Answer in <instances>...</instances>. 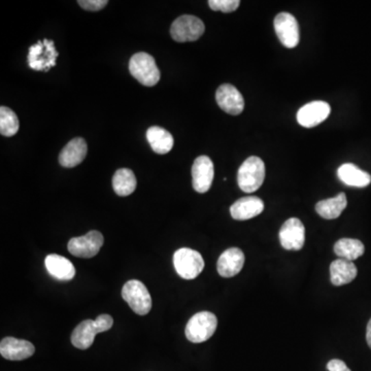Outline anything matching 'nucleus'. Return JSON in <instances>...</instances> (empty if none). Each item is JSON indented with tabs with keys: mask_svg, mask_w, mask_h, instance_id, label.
<instances>
[{
	"mask_svg": "<svg viewBox=\"0 0 371 371\" xmlns=\"http://www.w3.org/2000/svg\"><path fill=\"white\" fill-rule=\"evenodd\" d=\"M265 178V164L259 157L248 158L237 172L239 188L246 193L257 191Z\"/></svg>",
	"mask_w": 371,
	"mask_h": 371,
	"instance_id": "1",
	"label": "nucleus"
},
{
	"mask_svg": "<svg viewBox=\"0 0 371 371\" xmlns=\"http://www.w3.org/2000/svg\"><path fill=\"white\" fill-rule=\"evenodd\" d=\"M218 319L211 311H200L188 322L184 334L189 342L200 344L210 339L217 330Z\"/></svg>",
	"mask_w": 371,
	"mask_h": 371,
	"instance_id": "2",
	"label": "nucleus"
},
{
	"mask_svg": "<svg viewBox=\"0 0 371 371\" xmlns=\"http://www.w3.org/2000/svg\"><path fill=\"white\" fill-rule=\"evenodd\" d=\"M129 71L141 85L153 87L160 80V71L155 59L147 53H136L131 57Z\"/></svg>",
	"mask_w": 371,
	"mask_h": 371,
	"instance_id": "3",
	"label": "nucleus"
},
{
	"mask_svg": "<svg viewBox=\"0 0 371 371\" xmlns=\"http://www.w3.org/2000/svg\"><path fill=\"white\" fill-rule=\"evenodd\" d=\"M173 265L180 278L184 280H194L204 270V260L198 251L182 248L174 253Z\"/></svg>",
	"mask_w": 371,
	"mask_h": 371,
	"instance_id": "4",
	"label": "nucleus"
},
{
	"mask_svg": "<svg viewBox=\"0 0 371 371\" xmlns=\"http://www.w3.org/2000/svg\"><path fill=\"white\" fill-rule=\"evenodd\" d=\"M206 26L195 16L184 15L174 20L170 27L171 38L178 43L195 42L204 34Z\"/></svg>",
	"mask_w": 371,
	"mask_h": 371,
	"instance_id": "5",
	"label": "nucleus"
},
{
	"mask_svg": "<svg viewBox=\"0 0 371 371\" xmlns=\"http://www.w3.org/2000/svg\"><path fill=\"white\" fill-rule=\"evenodd\" d=\"M122 297L137 315H145L151 311V295L141 280H128L123 287Z\"/></svg>",
	"mask_w": 371,
	"mask_h": 371,
	"instance_id": "6",
	"label": "nucleus"
},
{
	"mask_svg": "<svg viewBox=\"0 0 371 371\" xmlns=\"http://www.w3.org/2000/svg\"><path fill=\"white\" fill-rule=\"evenodd\" d=\"M58 52L53 40H44L30 47L28 52V64L30 69L38 71H49L56 65Z\"/></svg>",
	"mask_w": 371,
	"mask_h": 371,
	"instance_id": "7",
	"label": "nucleus"
},
{
	"mask_svg": "<svg viewBox=\"0 0 371 371\" xmlns=\"http://www.w3.org/2000/svg\"><path fill=\"white\" fill-rule=\"evenodd\" d=\"M104 243V235L99 231L93 230L84 237L71 239L67 249L75 257L92 258L99 253Z\"/></svg>",
	"mask_w": 371,
	"mask_h": 371,
	"instance_id": "8",
	"label": "nucleus"
},
{
	"mask_svg": "<svg viewBox=\"0 0 371 371\" xmlns=\"http://www.w3.org/2000/svg\"><path fill=\"white\" fill-rule=\"evenodd\" d=\"M274 30L283 46L293 49L300 40L299 24L296 18L289 13H280L274 18Z\"/></svg>",
	"mask_w": 371,
	"mask_h": 371,
	"instance_id": "9",
	"label": "nucleus"
},
{
	"mask_svg": "<svg viewBox=\"0 0 371 371\" xmlns=\"http://www.w3.org/2000/svg\"><path fill=\"white\" fill-rule=\"evenodd\" d=\"M278 237L284 249L288 251H300L305 241L304 225L299 219H289L283 224Z\"/></svg>",
	"mask_w": 371,
	"mask_h": 371,
	"instance_id": "10",
	"label": "nucleus"
},
{
	"mask_svg": "<svg viewBox=\"0 0 371 371\" xmlns=\"http://www.w3.org/2000/svg\"><path fill=\"white\" fill-rule=\"evenodd\" d=\"M214 163L208 156L196 158L192 166V184L198 193H206L214 180Z\"/></svg>",
	"mask_w": 371,
	"mask_h": 371,
	"instance_id": "11",
	"label": "nucleus"
},
{
	"mask_svg": "<svg viewBox=\"0 0 371 371\" xmlns=\"http://www.w3.org/2000/svg\"><path fill=\"white\" fill-rule=\"evenodd\" d=\"M331 108L325 101H313L303 106L297 112V122L304 128H313L329 117Z\"/></svg>",
	"mask_w": 371,
	"mask_h": 371,
	"instance_id": "12",
	"label": "nucleus"
},
{
	"mask_svg": "<svg viewBox=\"0 0 371 371\" xmlns=\"http://www.w3.org/2000/svg\"><path fill=\"white\" fill-rule=\"evenodd\" d=\"M216 100L218 106L225 112L237 116L245 108V99L241 92L230 84H224L217 90Z\"/></svg>",
	"mask_w": 371,
	"mask_h": 371,
	"instance_id": "13",
	"label": "nucleus"
},
{
	"mask_svg": "<svg viewBox=\"0 0 371 371\" xmlns=\"http://www.w3.org/2000/svg\"><path fill=\"white\" fill-rule=\"evenodd\" d=\"M34 352H36V348L27 340L5 337L0 342V354L7 360H25L30 358Z\"/></svg>",
	"mask_w": 371,
	"mask_h": 371,
	"instance_id": "14",
	"label": "nucleus"
},
{
	"mask_svg": "<svg viewBox=\"0 0 371 371\" xmlns=\"http://www.w3.org/2000/svg\"><path fill=\"white\" fill-rule=\"evenodd\" d=\"M245 265V254L239 248L226 250L219 258L217 270L223 278H232L243 270Z\"/></svg>",
	"mask_w": 371,
	"mask_h": 371,
	"instance_id": "15",
	"label": "nucleus"
},
{
	"mask_svg": "<svg viewBox=\"0 0 371 371\" xmlns=\"http://www.w3.org/2000/svg\"><path fill=\"white\" fill-rule=\"evenodd\" d=\"M264 210V204L259 198L248 196L235 202L231 206L230 214L235 220L246 221L259 216Z\"/></svg>",
	"mask_w": 371,
	"mask_h": 371,
	"instance_id": "16",
	"label": "nucleus"
},
{
	"mask_svg": "<svg viewBox=\"0 0 371 371\" xmlns=\"http://www.w3.org/2000/svg\"><path fill=\"white\" fill-rule=\"evenodd\" d=\"M88 145L85 139L77 137L69 141L59 155V163L63 167L73 168L79 165L87 156Z\"/></svg>",
	"mask_w": 371,
	"mask_h": 371,
	"instance_id": "17",
	"label": "nucleus"
},
{
	"mask_svg": "<svg viewBox=\"0 0 371 371\" xmlns=\"http://www.w3.org/2000/svg\"><path fill=\"white\" fill-rule=\"evenodd\" d=\"M47 270L53 278L59 280H71L75 278V268L73 264L60 255L51 254L45 259Z\"/></svg>",
	"mask_w": 371,
	"mask_h": 371,
	"instance_id": "18",
	"label": "nucleus"
},
{
	"mask_svg": "<svg viewBox=\"0 0 371 371\" xmlns=\"http://www.w3.org/2000/svg\"><path fill=\"white\" fill-rule=\"evenodd\" d=\"M338 178L350 187L364 188L371 182L368 172L352 163H344L337 169Z\"/></svg>",
	"mask_w": 371,
	"mask_h": 371,
	"instance_id": "19",
	"label": "nucleus"
},
{
	"mask_svg": "<svg viewBox=\"0 0 371 371\" xmlns=\"http://www.w3.org/2000/svg\"><path fill=\"white\" fill-rule=\"evenodd\" d=\"M100 333L95 320H86L71 334V344L80 350H87L93 344L96 334Z\"/></svg>",
	"mask_w": 371,
	"mask_h": 371,
	"instance_id": "20",
	"label": "nucleus"
},
{
	"mask_svg": "<svg viewBox=\"0 0 371 371\" xmlns=\"http://www.w3.org/2000/svg\"><path fill=\"white\" fill-rule=\"evenodd\" d=\"M358 270L352 261L337 259L330 265V280L334 286H344L350 284L356 278Z\"/></svg>",
	"mask_w": 371,
	"mask_h": 371,
	"instance_id": "21",
	"label": "nucleus"
},
{
	"mask_svg": "<svg viewBox=\"0 0 371 371\" xmlns=\"http://www.w3.org/2000/svg\"><path fill=\"white\" fill-rule=\"evenodd\" d=\"M147 139L153 151L160 155L169 153L173 147V136L162 127H149L147 131Z\"/></svg>",
	"mask_w": 371,
	"mask_h": 371,
	"instance_id": "22",
	"label": "nucleus"
},
{
	"mask_svg": "<svg viewBox=\"0 0 371 371\" xmlns=\"http://www.w3.org/2000/svg\"><path fill=\"white\" fill-rule=\"evenodd\" d=\"M346 206H348V200H346V194L339 193L335 198L318 202L315 211L322 218L333 220L342 215V213L346 210Z\"/></svg>",
	"mask_w": 371,
	"mask_h": 371,
	"instance_id": "23",
	"label": "nucleus"
},
{
	"mask_svg": "<svg viewBox=\"0 0 371 371\" xmlns=\"http://www.w3.org/2000/svg\"><path fill=\"white\" fill-rule=\"evenodd\" d=\"M137 180L134 172L128 168H121L112 178V188L119 196H128L136 189Z\"/></svg>",
	"mask_w": 371,
	"mask_h": 371,
	"instance_id": "24",
	"label": "nucleus"
},
{
	"mask_svg": "<svg viewBox=\"0 0 371 371\" xmlns=\"http://www.w3.org/2000/svg\"><path fill=\"white\" fill-rule=\"evenodd\" d=\"M365 247L362 241L354 239H342L334 245V253L340 259L354 261L363 256Z\"/></svg>",
	"mask_w": 371,
	"mask_h": 371,
	"instance_id": "25",
	"label": "nucleus"
},
{
	"mask_svg": "<svg viewBox=\"0 0 371 371\" xmlns=\"http://www.w3.org/2000/svg\"><path fill=\"white\" fill-rule=\"evenodd\" d=\"M19 131V119L7 106L0 108V133L3 136H14Z\"/></svg>",
	"mask_w": 371,
	"mask_h": 371,
	"instance_id": "26",
	"label": "nucleus"
},
{
	"mask_svg": "<svg viewBox=\"0 0 371 371\" xmlns=\"http://www.w3.org/2000/svg\"><path fill=\"white\" fill-rule=\"evenodd\" d=\"M241 1L239 0H210L208 5L215 12L223 13H232L239 9Z\"/></svg>",
	"mask_w": 371,
	"mask_h": 371,
	"instance_id": "27",
	"label": "nucleus"
},
{
	"mask_svg": "<svg viewBox=\"0 0 371 371\" xmlns=\"http://www.w3.org/2000/svg\"><path fill=\"white\" fill-rule=\"evenodd\" d=\"M80 7L86 11L98 12L106 7L108 0H80Z\"/></svg>",
	"mask_w": 371,
	"mask_h": 371,
	"instance_id": "28",
	"label": "nucleus"
},
{
	"mask_svg": "<svg viewBox=\"0 0 371 371\" xmlns=\"http://www.w3.org/2000/svg\"><path fill=\"white\" fill-rule=\"evenodd\" d=\"M95 323L101 333V332L108 331L112 327L114 320L110 315H100L97 319H95Z\"/></svg>",
	"mask_w": 371,
	"mask_h": 371,
	"instance_id": "29",
	"label": "nucleus"
},
{
	"mask_svg": "<svg viewBox=\"0 0 371 371\" xmlns=\"http://www.w3.org/2000/svg\"><path fill=\"white\" fill-rule=\"evenodd\" d=\"M327 368L329 371H352L344 361L338 360V359H333V360L329 361L327 364Z\"/></svg>",
	"mask_w": 371,
	"mask_h": 371,
	"instance_id": "30",
	"label": "nucleus"
},
{
	"mask_svg": "<svg viewBox=\"0 0 371 371\" xmlns=\"http://www.w3.org/2000/svg\"><path fill=\"white\" fill-rule=\"evenodd\" d=\"M366 340L369 348H371V319L369 320L368 324H367Z\"/></svg>",
	"mask_w": 371,
	"mask_h": 371,
	"instance_id": "31",
	"label": "nucleus"
}]
</instances>
